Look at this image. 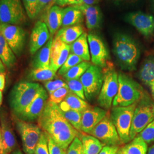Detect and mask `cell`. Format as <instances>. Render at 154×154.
Returning <instances> with one entry per match:
<instances>
[{
    "instance_id": "20",
    "label": "cell",
    "mask_w": 154,
    "mask_h": 154,
    "mask_svg": "<svg viewBox=\"0 0 154 154\" xmlns=\"http://www.w3.org/2000/svg\"><path fill=\"white\" fill-rule=\"evenodd\" d=\"M82 11L85 18L86 25L89 30H94L100 28L103 16L99 6L87 5L82 4L77 5Z\"/></svg>"
},
{
    "instance_id": "44",
    "label": "cell",
    "mask_w": 154,
    "mask_h": 154,
    "mask_svg": "<svg viewBox=\"0 0 154 154\" xmlns=\"http://www.w3.org/2000/svg\"><path fill=\"white\" fill-rule=\"evenodd\" d=\"M54 4L59 6L61 8L70 6H77L82 5V0H54Z\"/></svg>"
},
{
    "instance_id": "4",
    "label": "cell",
    "mask_w": 154,
    "mask_h": 154,
    "mask_svg": "<svg viewBox=\"0 0 154 154\" xmlns=\"http://www.w3.org/2000/svg\"><path fill=\"white\" fill-rule=\"evenodd\" d=\"M42 86L37 83L22 81L14 86L9 95V105L15 116L25 110Z\"/></svg>"
},
{
    "instance_id": "9",
    "label": "cell",
    "mask_w": 154,
    "mask_h": 154,
    "mask_svg": "<svg viewBox=\"0 0 154 154\" xmlns=\"http://www.w3.org/2000/svg\"><path fill=\"white\" fill-rule=\"evenodd\" d=\"M82 84L85 97L88 101L98 96L103 82L102 68L91 65L79 78Z\"/></svg>"
},
{
    "instance_id": "57",
    "label": "cell",
    "mask_w": 154,
    "mask_h": 154,
    "mask_svg": "<svg viewBox=\"0 0 154 154\" xmlns=\"http://www.w3.org/2000/svg\"><path fill=\"white\" fill-rule=\"evenodd\" d=\"M1 22H0V29H1Z\"/></svg>"
},
{
    "instance_id": "30",
    "label": "cell",
    "mask_w": 154,
    "mask_h": 154,
    "mask_svg": "<svg viewBox=\"0 0 154 154\" xmlns=\"http://www.w3.org/2000/svg\"><path fill=\"white\" fill-rule=\"evenodd\" d=\"M120 149L123 154H147L148 151L147 144L139 136Z\"/></svg>"
},
{
    "instance_id": "41",
    "label": "cell",
    "mask_w": 154,
    "mask_h": 154,
    "mask_svg": "<svg viewBox=\"0 0 154 154\" xmlns=\"http://www.w3.org/2000/svg\"><path fill=\"white\" fill-rule=\"evenodd\" d=\"M114 5L120 8H129L138 6L143 0H109Z\"/></svg>"
},
{
    "instance_id": "11",
    "label": "cell",
    "mask_w": 154,
    "mask_h": 154,
    "mask_svg": "<svg viewBox=\"0 0 154 154\" xmlns=\"http://www.w3.org/2000/svg\"><path fill=\"white\" fill-rule=\"evenodd\" d=\"M89 134L99 139L105 146H118L122 143L109 113H107Z\"/></svg>"
},
{
    "instance_id": "56",
    "label": "cell",
    "mask_w": 154,
    "mask_h": 154,
    "mask_svg": "<svg viewBox=\"0 0 154 154\" xmlns=\"http://www.w3.org/2000/svg\"><path fill=\"white\" fill-rule=\"evenodd\" d=\"M116 154H123L121 150V149H118V152H117V153Z\"/></svg>"
},
{
    "instance_id": "23",
    "label": "cell",
    "mask_w": 154,
    "mask_h": 154,
    "mask_svg": "<svg viewBox=\"0 0 154 154\" xmlns=\"http://www.w3.org/2000/svg\"><path fill=\"white\" fill-rule=\"evenodd\" d=\"M53 41V38L51 36L48 42L35 53L32 62V66L33 69L49 67Z\"/></svg>"
},
{
    "instance_id": "49",
    "label": "cell",
    "mask_w": 154,
    "mask_h": 154,
    "mask_svg": "<svg viewBox=\"0 0 154 154\" xmlns=\"http://www.w3.org/2000/svg\"><path fill=\"white\" fill-rule=\"evenodd\" d=\"M6 69L5 65L0 58V72L5 74Z\"/></svg>"
},
{
    "instance_id": "22",
    "label": "cell",
    "mask_w": 154,
    "mask_h": 154,
    "mask_svg": "<svg viewBox=\"0 0 154 154\" xmlns=\"http://www.w3.org/2000/svg\"><path fill=\"white\" fill-rule=\"evenodd\" d=\"M82 11L78 6H67L63 9L62 27L65 28L81 25L84 20Z\"/></svg>"
},
{
    "instance_id": "43",
    "label": "cell",
    "mask_w": 154,
    "mask_h": 154,
    "mask_svg": "<svg viewBox=\"0 0 154 154\" xmlns=\"http://www.w3.org/2000/svg\"><path fill=\"white\" fill-rule=\"evenodd\" d=\"M48 138L49 154H66V151L62 149L61 147L55 143V141L48 135Z\"/></svg>"
},
{
    "instance_id": "8",
    "label": "cell",
    "mask_w": 154,
    "mask_h": 154,
    "mask_svg": "<svg viewBox=\"0 0 154 154\" xmlns=\"http://www.w3.org/2000/svg\"><path fill=\"white\" fill-rule=\"evenodd\" d=\"M26 13L22 0H0V22L18 25L26 21Z\"/></svg>"
},
{
    "instance_id": "33",
    "label": "cell",
    "mask_w": 154,
    "mask_h": 154,
    "mask_svg": "<svg viewBox=\"0 0 154 154\" xmlns=\"http://www.w3.org/2000/svg\"><path fill=\"white\" fill-rule=\"evenodd\" d=\"M91 65V63L88 61H83L72 67L63 77L66 81L79 79Z\"/></svg>"
},
{
    "instance_id": "14",
    "label": "cell",
    "mask_w": 154,
    "mask_h": 154,
    "mask_svg": "<svg viewBox=\"0 0 154 154\" xmlns=\"http://www.w3.org/2000/svg\"><path fill=\"white\" fill-rule=\"evenodd\" d=\"M124 20L135 28L145 37H149L154 33V17L141 11L128 12L124 16Z\"/></svg>"
},
{
    "instance_id": "24",
    "label": "cell",
    "mask_w": 154,
    "mask_h": 154,
    "mask_svg": "<svg viewBox=\"0 0 154 154\" xmlns=\"http://www.w3.org/2000/svg\"><path fill=\"white\" fill-rule=\"evenodd\" d=\"M85 33L82 25L62 28L55 34L54 38L59 39L66 44L71 45Z\"/></svg>"
},
{
    "instance_id": "38",
    "label": "cell",
    "mask_w": 154,
    "mask_h": 154,
    "mask_svg": "<svg viewBox=\"0 0 154 154\" xmlns=\"http://www.w3.org/2000/svg\"><path fill=\"white\" fill-rule=\"evenodd\" d=\"M34 154H49L48 135L43 131H42L38 142L35 147Z\"/></svg>"
},
{
    "instance_id": "16",
    "label": "cell",
    "mask_w": 154,
    "mask_h": 154,
    "mask_svg": "<svg viewBox=\"0 0 154 154\" xmlns=\"http://www.w3.org/2000/svg\"><path fill=\"white\" fill-rule=\"evenodd\" d=\"M1 131V154H10L16 147V139L11 127V121L5 111L0 112Z\"/></svg>"
},
{
    "instance_id": "6",
    "label": "cell",
    "mask_w": 154,
    "mask_h": 154,
    "mask_svg": "<svg viewBox=\"0 0 154 154\" xmlns=\"http://www.w3.org/2000/svg\"><path fill=\"white\" fill-rule=\"evenodd\" d=\"M137 103L126 107H113L111 111L110 118L116 127L122 143H127L131 141L130 131Z\"/></svg>"
},
{
    "instance_id": "19",
    "label": "cell",
    "mask_w": 154,
    "mask_h": 154,
    "mask_svg": "<svg viewBox=\"0 0 154 154\" xmlns=\"http://www.w3.org/2000/svg\"><path fill=\"white\" fill-rule=\"evenodd\" d=\"M106 110L99 107L89 106L82 113L81 131L90 134L91 130L107 114Z\"/></svg>"
},
{
    "instance_id": "53",
    "label": "cell",
    "mask_w": 154,
    "mask_h": 154,
    "mask_svg": "<svg viewBox=\"0 0 154 154\" xmlns=\"http://www.w3.org/2000/svg\"><path fill=\"white\" fill-rule=\"evenodd\" d=\"M151 10L154 12V0H151Z\"/></svg>"
},
{
    "instance_id": "5",
    "label": "cell",
    "mask_w": 154,
    "mask_h": 154,
    "mask_svg": "<svg viewBox=\"0 0 154 154\" xmlns=\"http://www.w3.org/2000/svg\"><path fill=\"white\" fill-rule=\"evenodd\" d=\"M154 120V100L145 92L136 106L130 131L131 140Z\"/></svg>"
},
{
    "instance_id": "47",
    "label": "cell",
    "mask_w": 154,
    "mask_h": 154,
    "mask_svg": "<svg viewBox=\"0 0 154 154\" xmlns=\"http://www.w3.org/2000/svg\"><path fill=\"white\" fill-rule=\"evenodd\" d=\"M5 86V74L0 72V90L3 91Z\"/></svg>"
},
{
    "instance_id": "18",
    "label": "cell",
    "mask_w": 154,
    "mask_h": 154,
    "mask_svg": "<svg viewBox=\"0 0 154 154\" xmlns=\"http://www.w3.org/2000/svg\"><path fill=\"white\" fill-rule=\"evenodd\" d=\"M70 45L66 44L54 38L51 49L50 67L57 72L65 62L70 52Z\"/></svg>"
},
{
    "instance_id": "21",
    "label": "cell",
    "mask_w": 154,
    "mask_h": 154,
    "mask_svg": "<svg viewBox=\"0 0 154 154\" xmlns=\"http://www.w3.org/2000/svg\"><path fill=\"white\" fill-rule=\"evenodd\" d=\"M63 8L53 5L48 9L43 16V22L46 25L51 36L58 32L62 26Z\"/></svg>"
},
{
    "instance_id": "10",
    "label": "cell",
    "mask_w": 154,
    "mask_h": 154,
    "mask_svg": "<svg viewBox=\"0 0 154 154\" xmlns=\"http://www.w3.org/2000/svg\"><path fill=\"white\" fill-rule=\"evenodd\" d=\"M16 126L21 136L23 151L26 154H34L42 132L41 128L38 125L19 119L16 121Z\"/></svg>"
},
{
    "instance_id": "55",
    "label": "cell",
    "mask_w": 154,
    "mask_h": 154,
    "mask_svg": "<svg viewBox=\"0 0 154 154\" xmlns=\"http://www.w3.org/2000/svg\"><path fill=\"white\" fill-rule=\"evenodd\" d=\"M1 126H0V154H1Z\"/></svg>"
},
{
    "instance_id": "54",
    "label": "cell",
    "mask_w": 154,
    "mask_h": 154,
    "mask_svg": "<svg viewBox=\"0 0 154 154\" xmlns=\"http://www.w3.org/2000/svg\"><path fill=\"white\" fill-rule=\"evenodd\" d=\"M2 91L0 90V106L2 105Z\"/></svg>"
},
{
    "instance_id": "26",
    "label": "cell",
    "mask_w": 154,
    "mask_h": 154,
    "mask_svg": "<svg viewBox=\"0 0 154 154\" xmlns=\"http://www.w3.org/2000/svg\"><path fill=\"white\" fill-rule=\"evenodd\" d=\"M139 79L149 86L154 83V57H149L143 62L138 72Z\"/></svg>"
},
{
    "instance_id": "50",
    "label": "cell",
    "mask_w": 154,
    "mask_h": 154,
    "mask_svg": "<svg viewBox=\"0 0 154 154\" xmlns=\"http://www.w3.org/2000/svg\"><path fill=\"white\" fill-rule=\"evenodd\" d=\"M147 154H154V144L149 148Z\"/></svg>"
},
{
    "instance_id": "45",
    "label": "cell",
    "mask_w": 154,
    "mask_h": 154,
    "mask_svg": "<svg viewBox=\"0 0 154 154\" xmlns=\"http://www.w3.org/2000/svg\"><path fill=\"white\" fill-rule=\"evenodd\" d=\"M54 0H38V16L53 5Z\"/></svg>"
},
{
    "instance_id": "3",
    "label": "cell",
    "mask_w": 154,
    "mask_h": 154,
    "mask_svg": "<svg viewBox=\"0 0 154 154\" xmlns=\"http://www.w3.org/2000/svg\"><path fill=\"white\" fill-rule=\"evenodd\" d=\"M118 91L112 102L113 107H126L138 103L145 93L140 84L123 72L118 73Z\"/></svg>"
},
{
    "instance_id": "2",
    "label": "cell",
    "mask_w": 154,
    "mask_h": 154,
    "mask_svg": "<svg viewBox=\"0 0 154 154\" xmlns=\"http://www.w3.org/2000/svg\"><path fill=\"white\" fill-rule=\"evenodd\" d=\"M112 52L122 70L132 72L136 69L140 49L130 35L122 32L116 33L112 40Z\"/></svg>"
},
{
    "instance_id": "32",
    "label": "cell",
    "mask_w": 154,
    "mask_h": 154,
    "mask_svg": "<svg viewBox=\"0 0 154 154\" xmlns=\"http://www.w3.org/2000/svg\"><path fill=\"white\" fill-rule=\"evenodd\" d=\"M61 112L64 117L67 120L77 131L81 132V121L82 112L72 110L67 108L60 109Z\"/></svg>"
},
{
    "instance_id": "46",
    "label": "cell",
    "mask_w": 154,
    "mask_h": 154,
    "mask_svg": "<svg viewBox=\"0 0 154 154\" xmlns=\"http://www.w3.org/2000/svg\"><path fill=\"white\" fill-rule=\"evenodd\" d=\"M119 149L118 146H105L99 154H116Z\"/></svg>"
},
{
    "instance_id": "37",
    "label": "cell",
    "mask_w": 154,
    "mask_h": 154,
    "mask_svg": "<svg viewBox=\"0 0 154 154\" xmlns=\"http://www.w3.org/2000/svg\"><path fill=\"white\" fill-rule=\"evenodd\" d=\"M28 17L34 20L38 17V0H22Z\"/></svg>"
},
{
    "instance_id": "42",
    "label": "cell",
    "mask_w": 154,
    "mask_h": 154,
    "mask_svg": "<svg viewBox=\"0 0 154 154\" xmlns=\"http://www.w3.org/2000/svg\"><path fill=\"white\" fill-rule=\"evenodd\" d=\"M66 154H85L80 138L76 137L73 140L67 149Z\"/></svg>"
},
{
    "instance_id": "15",
    "label": "cell",
    "mask_w": 154,
    "mask_h": 154,
    "mask_svg": "<svg viewBox=\"0 0 154 154\" xmlns=\"http://www.w3.org/2000/svg\"><path fill=\"white\" fill-rule=\"evenodd\" d=\"M48 97L47 91L42 87L27 107L17 116L18 119L28 122L38 120L48 102Z\"/></svg>"
},
{
    "instance_id": "40",
    "label": "cell",
    "mask_w": 154,
    "mask_h": 154,
    "mask_svg": "<svg viewBox=\"0 0 154 154\" xmlns=\"http://www.w3.org/2000/svg\"><path fill=\"white\" fill-rule=\"evenodd\" d=\"M44 85L46 90L49 93V94L61 88L68 86L66 82L60 79H57L54 80L53 79L45 82Z\"/></svg>"
},
{
    "instance_id": "48",
    "label": "cell",
    "mask_w": 154,
    "mask_h": 154,
    "mask_svg": "<svg viewBox=\"0 0 154 154\" xmlns=\"http://www.w3.org/2000/svg\"><path fill=\"white\" fill-rule=\"evenodd\" d=\"M83 4L87 5H95L98 4L101 0H82Z\"/></svg>"
},
{
    "instance_id": "27",
    "label": "cell",
    "mask_w": 154,
    "mask_h": 154,
    "mask_svg": "<svg viewBox=\"0 0 154 154\" xmlns=\"http://www.w3.org/2000/svg\"><path fill=\"white\" fill-rule=\"evenodd\" d=\"M58 106L60 109L67 108L82 113L90 106L86 100L81 99L76 94L72 93V91L69 92V93L67 95L65 99Z\"/></svg>"
},
{
    "instance_id": "39",
    "label": "cell",
    "mask_w": 154,
    "mask_h": 154,
    "mask_svg": "<svg viewBox=\"0 0 154 154\" xmlns=\"http://www.w3.org/2000/svg\"><path fill=\"white\" fill-rule=\"evenodd\" d=\"M138 136L147 144L154 141V120L151 122L143 130L140 132Z\"/></svg>"
},
{
    "instance_id": "52",
    "label": "cell",
    "mask_w": 154,
    "mask_h": 154,
    "mask_svg": "<svg viewBox=\"0 0 154 154\" xmlns=\"http://www.w3.org/2000/svg\"><path fill=\"white\" fill-rule=\"evenodd\" d=\"M11 154H22V153L19 149H16L13 151H12Z\"/></svg>"
},
{
    "instance_id": "36",
    "label": "cell",
    "mask_w": 154,
    "mask_h": 154,
    "mask_svg": "<svg viewBox=\"0 0 154 154\" xmlns=\"http://www.w3.org/2000/svg\"><path fill=\"white\" fill-rule=\"evenodd\" d=\"M66 83L68 86L70 91H72L79 98L84 100H86V97L85 95V91L83 87L82 84L79 79H72L69 81H66Z\"/></svg>"
},
{
    "instance_id": "51",
    "label": "cell",
    "mask_w": 154,
    "mask_h": 154,
    "mask_svg": "<svg viewBox=\"0 0 154 154\" xmlns=\"http://www.w3.org/2000/svg\"><path fill=\"white\" fill-rule=\"evenodd\" d=\"M149 88L151 90V95H152V99H154V83H153L150 86Z\"/></svg>"
},
{
    "instance_id": "7",
    "label": "cell",
    "mask_w": 154,
    "mask_h": 154,
    "mask_svg": "<svg viewBox=\"0 0 154 154\" xmlns=\"http://www.w3.org/2000/svg\"><path fill=\"white\" fill-rule=\"evenodd\" d=\"M103 82L97 102L104 109H109L118 91V73L111 63L103 69Z\"/></svg>"
},
{
    "instance_id": "28",
    "label": "cell",
    "mask_w": 154,
    "mask_h": 154,
    "mask_svg": "<svg viewBox=\"0 0 154 154\" xmlns=\"http://www.w3.org/2000/svg\"><path fill=\"white\" fill-rule=\"evenodd\" d=\"M0 58L5 66L11 67L17 61L16 57L11 48L0 32Z\"/></svg>"
},
{
    "instance_id": "1",
    "label": "cell",
    "mask_w": 154,
    "mask_h": 154,
    "mask_svg": "<svg viewBox=\"0 0 154 154\" xmlns=\"http://www.w3.org/2000/svg\"><path fill=\"white\" fill-rule=\"evenodd\" d=\"M38 124L43 131L65 151L73 140L79 136L80 132L63 116L58 105L49 100L38 119Z\"/></svg>"
},
{
    "instance_id": "29",
    "label": "cell",
    "mask_w": 154,
    "mask_h": 154,
    "mask_svg": "<svg viewBox=\"0 0 154 154\" xmlns=\"http://www.w3.org/2000/svg\"><path fill=\"white\" fill-rule=\"evenodd\" d=\"M81 139L85 154H99L105 146L99 139L92 135H82Z\"/></svg>"
},
{
    "instance_id": "17",
    "label": "cell",
    "mask_w": 154,
    "mask_h": 154,
    "mask_svg": "<svg viewBox=\"0 0 154 154\" xmlns=\"http://www.w3.org/2000/svg\"><path fill=\"white\" fill-rule=\"evenodd\" d=\"M51 35L46 25L42 21H38L33 27L30 37L29 50L32 55L35 53L46 44Z\"/></svg>"
},
{
    "instance_id": "31",
    "label": "cell",
    "mask_w": 154,
    "mask_h": 154,
    "mask_svg": "<svg viewBox=\"0 0 154 154\" xmlns=\"http://www.w3.org/2000/svg\"><path fill=\"white\" fill-rule=\"evenodd\" d=\"M56 75V72L50 67L33 69L29 74V79L37 82H46L53 80Z\"/></svg>"
},
{
    "instance_id": "13",
    "label": "cell",
    "mask_w": 154,
    "mask_h": 154,
    "mask_svg": "<svg viewBox=\"0 0 154 154\" xmlns=\"http://www.w3.org/2000/svg\"><path fill=\"white\" fill-rule=\"evenodd\" d=\"M0 32L15 55L20 56L25 44V31L18 25L1 23Z\"/></svg>"
},
{
    "instance_id": "35",
    "label": "cell",
    "mask_w": 154,
    "mask_h": 154,
    "mask_svg": "<svg viewBox=\"0 0 154 154\" xmlns=\"http://www.w3.org/2000/svg\"><path fill=\"white\" fill-rule=\"evenodd\" d=\"M70 91L68 86L61 88L49 94L48 100L57 105H60L65 99L67 95L69 93Z\"/></svg>"
},
{
    "instance_id": "25",
    "label": "cell",
    "mask_w": 154,
    "mask_h": 154,
    "mask_svg": "<svg viewBox=\"0 0 154 154\" xmlns=\"http://www.w3.org/2000/svg\"><path fill=\"white\" fill-rule=\"evenodd\" d=\"M70 52L81 58L84 61H89L91 59L89 50L88 34H82L70 45Z\"/></svg>"
},
{
    "instance_id": "34",
    "label": "cell",
    "mask_w": 154,
    "mask_h": 154,
    "mask_svg": "<svg viewBox=\"0 0 154 154\" xmlns=\"http://www.w3.org/2000/svg\"><path fill=\"white\" fill-rule=\"evenodd\" d=\"M83 60L79 57L77 55L70 53L68 58H67L65 62L63 63V65L61 66V68L58 70V74L63 76L64 74H65L67 72H68L70 69L73 67L74 66L77 65L78 64L81 63Z\"/></svg>"
},
{
    "instance_id": "12",
    "label": "cell",
    "mask_w": 154,
    "mask_h": 154,
    "mask_svg": "<svg viewBox=\"0 0 154 154\" xmlns=\"http://www.w3.org/2000/svg\"><path fill=\"white\" fill-rule=\"evenodd\" d=\"M91 60L93 65L104 69L111 63L109 51L99 35L93 33L88 34Z\"/></svg>"
}]
</instances>
